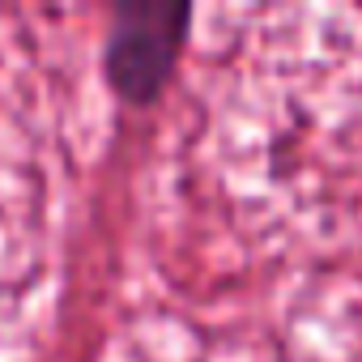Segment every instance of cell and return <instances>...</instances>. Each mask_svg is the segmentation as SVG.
<instances>
[{
  "mask_svg": "<svg viewBox=\"0 0 362 362\" xmlns=\"http://www.w3.org/2000/svg\"><path fill=\"white\" fill-rule=\"evenodd\" d=\"M197 9L184 0H115L103 43V81L128 107H153L188 52Z\"/></svg>",
  "mask_w": 362,
  "mask_h": 362,
  "instance_id": "1",
  "label": "cell"
}]
</instances>
